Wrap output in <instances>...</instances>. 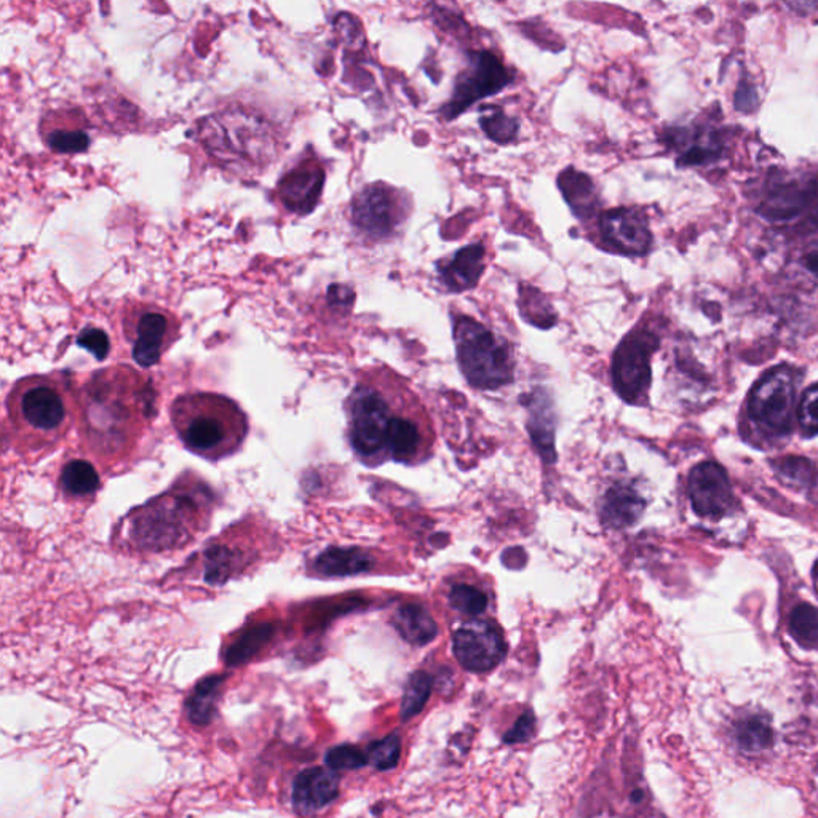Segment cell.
I'll return each instance as SVG.
<instances>
[{"mask_svg": "<svg viewBox=\"0 0 818 818\" xmlns=\"http://www.w3.org/2000/svg\"><path fill=\"white\" fill-rule=\"evenodd\" d=\"M368 763L378 771H391L400 763L402 754V739L399 734H391L374 742L368 749Z\"/></svg>", "mask_w": 818, "mask_h": 818, "instance_id": "33", "label": "cell"}, {"mask_svg": "<svg viewBox=\"0 0 818 818\" xmlns=\"http://www.w3.org/2000/svg\"><path fill=\"white\" fill-rule=\"evenodd\" d=\"M7 413L18 446L28 452L47 451L70 426L65 382L53 377L21 379L7 399Z\"/></svg>", "mask_w": 818, "mask_h": 818, "instance_id": "2", "label": "cell"}, {"mask_svg": "<svg viewBox=\"0 0 818 818\" xmlns=\"http://www.w3.org/2000/svg\"><path fill=\"white\" fill-rule=\"evenodd\" d=\"M325 179L324 165L315 157H306L280 178L275 193L290 214L310 215L324 194Z\"/></svg>", "mask_w": 818, "mask_h": 818, "instance_id": "14", "label": "cell"}, {"mask_svg": "<svg viewBox=\"0 0 818 818\" xmlns=\"http://www.w3.org/2000/svg\"><path fill=\"white\" fill-rule=\"evenodd\" d=\"M452 331L460 371L472 388L495 391L512 382L515 361L504 339L463 315L456 317Z\"/></svg>", "mask_w": 818, "mask_h": 818, "instance_id": "5", "label": "cell"}, {"mask_svg": "<svg viewBox=\"0 0 818 818\" xmlns=\"http://www.w3.org/2000/svg\"><path fill=\"white\" fill-rule=\"evenodd\" d=\"M219 683L221 679H207L194 692L187 707H189L190 720L196 724H207L214 717L216 690H219Z\"/></svg>", "mask_w": 818, "mask_h": 818, "instance_id": "32", "label": "cell"}, {"mask_svg": "<svg viewBox=\"0 0 818 818\" xmlns=\"http://www.w3.org/2000/svg\"><path fill=\"white\" fill-rule=\"evenodd\" d=\"M79 111H55L42 120L41 131L45 144L59 154H80L90 146V137L83 126Z\"/></svg>", "mask_w": 818, "mask_h": 818, "instance_id": "17", "label": "cell"}, {"mask_svg": "<svg viewBox=\"0 0 818 818\" xmlns=\"http://www.w3.org/2000/svg\"><path fill=\"white\" fill-rule=\"evenodd\" d=\"M799 426L806 437L818 435V384L810 385L798 406Z\"/></svg>", "mask_w": 818, "mask_h": 818, "instance_id": "36", "label": "cell"}, {"mask_svg": "<svg viewBox=\"0 0 818 818\" xmlns=\"http://www.w3.org/2000/svg\"><path fill=\"white\" fill-rule=\"evenodd\" d=\"M534 732V717L531 711H526V713L523 715L522 718H520L519 721L515 722V726H513L512 731L509 732L508 735H505V742L508 743H516V742H526L527 739H531V735H533Z\"/></svg>", "mask_w": 818, "mask_h": 818, "instance_id": "38", "label": "cell"}, {"mask_svg": "<svg viewBox=\"0 0 818 818\" xmlns=\"http://www.w3.org/2000/svg\"><path fill=\"white\" fill-rule=\"evenodd\" d=\"M789 633L806 650H817L818 609L812 604L796 606L789 618Z\"/></svg>", "mask_w": 818, "mask_h": 818, "instance_id": "28", "label": "cell"}, {"mask_svg": "<svg viewBox=\"0 0 818 818\" xmlns=\"http://www.w3.org/2000/svg\"><path fill=\"white\" fill-rule=\"evenodd\" d=\"M349 440L356 455L368 463L388 459V440L396 411L373 385L359 384L347 402Z\"/></svg>", "mask_w": 818, "mask_h": 818, "instance_id": "6", "label": "cell"}, {"mask_svg": "<svg viewBox=\"0 0 818 818\" xmlns=\"http://www.w3.org/2000/svg\"><path fill=\"white\" fill-rule=\"evenodd\" d=\"M804 264H806L807 271L812 272V274L818 275V251H814V253H809L806 257V260H804Z\"/></svg>", "mask_w": 818, "mask_h": 818, "instance_id": "40", "label": "cell"}, {"mask_svg": "<svg viewBox=\"0 0 818 818\" xmlns=\"http://www.w3.org/2000/svg\"><path fill=\"white\" fill-rule=\"evenodd\" d=\"M557 184L563 198L577 219L587 221L593 218L600 208V196L589 175L569 166L565 172L559 173Z\"/></svg>", "mask_w": 818, "mask_h": 818, "instance_id": "20", "label": "cell"}, {"mask_svg": "<svg viewBox=\"0 0 818 818\" xmlns=\"http://www.w3.org/2000/svg\"><path fill=\"white\" fill-rule=\"evenodd\" d=\"M373 559L357 548H329L315 563V569L328 577L356 576L370 571Z\"/></svg>", "mask_w": 818, "mask_h": 818, "instance_id": "23", "label": "cell"}, {"mask_svg": "<svg viewBox=\"0 0 818 818\" xmlns=\"http://www.w3.org/2000/svg\"><path fill=\"white\" fill-rule=\"evenodd\" d=\"M63 491L70 498H90L101 487L99 475L90 462L83 459H74L63 467L62 478Z\"/></svg>", "mask_w": 818, "mask_h": 818, "instance_id": "25", "label": "cell"}, {"mask_svg": "<svg viewBox=\"0 0 818 818\" xmlns=\"http://www.w3.org/2000/svg\"><path fill=\"white\" fill-rule=\"evenodd\" d=\"M484 258L487 250L483 243L460 248L458 253L448 262L438 264V277L446 290L452 293H462L478 285L484 274Z\"/></svg>", "mask_w": 818, "mask_h": 818, "instance_id": "18", "label": "cell"}, {"mask_svg": "<svg viewBox=\"0 0 818 818\" xmlns=\"http://www.w3.org/2000/svg\"><path fill=\"white\" fill-rule=\"evenodd\" d=\"M350 221L368 239H389L402 222V207L391 187L370 184L353 197Z\"/></svg>", "mask_w": 818, "mask_h": 818, "instance_id": "12", "label": "cell"}, {"mask_svg": "<svg viewBox=\"0 0 818 818\" xmlns=\"http://www.w3.org/2000/svg\"><path fill=\"white\" fill-rule=\"evenodd\" d=\"M480 127L484 134L498 144L512 143L520 131L519 120L508 116L501 106L494 105L481 108Z\"/></svg>", "mask_w": 818, "mask_h": 818, "instance_id": "27", "label": "cell"}, {"mask_svg": "<svg viewBox=\"0 0 818 818\" xmlns=\"http://www.w3.org/2000/svg\"><path fill=\"white\" fill-rule=\"evenodd\" d=\"M339 795V777L329 767H309L293 784L292 801L299 816H312L329 806Z\"/></svg>", "mask_w": 818, "mask_h": 818, "instance_id": "16", "label": "cell"}, {"mask_svg": "<svg viewBox=\"0 0 818 818\" xmlns=\"http://www.w3.org/2000/svg\"><path fill=\"white\" fill-rule=\"evenodd\" d=\"M777 472L796 487H812L816 483L817 470L810 460L804 458L782 459L777 466Z\"/></svg>", "mask_w": 818, "mask_h": 818, "instance_id": "34", "label": "cell"}, {"mask_svg": "<svg viewBox=\"0 0 818 818\" xmlns=\"http://www.w3.org/2000/svg\"><path fill=\"white\" fill-rule=\"evenodd\" d=\"M734 737L737 745L749 753L763 752L774 742L771 722L763 715L739 718L734 726Z\"/></svg>", "mask_w": 818, "mask_h": 818, "instance_id": "24", "label": "cell"}, {"mask_svg": "<svg viewBox=\"0 0 818 818\" xmlns=\"http://www.w3.org/2000/svg\"><path fill=\"white\" fill-rule=\"evenodd\" d=\"M757 105L756 90L752 84L742 83L737 88L735 108L742 112H752Z\"/></svg>", "mask_w": 818, "mask_h": 818, "instance_id": "39", "label": "cell"}, {"mask_svg": "<svg viewBox=\"0 0 818 818\" xmlns=\"http://www.w3.org/2000/svg\"><path fill=\"white\" fill-rule=\"evenodd\" d=\"M176 434L196 456L229 458L242 448L248 434L247 414L233 400L218 393H186L172 406Z\"/></svg>", "mask_w": 818, "mask_h": 818, "instance_id": "1", "label": "cell"}, {"mask_svg": "<svg viewBox=\"0 0 818 818\" xmlns=\"http://www.w3.org/2000/svg\"><path fill=\"white\" fill-rule=\"evenodd\" d=\"M325 763L332 771H353L367 766L368 754L353 745H339L329 750Z\"/></svg>", "mask_w": 818, "mask_h": 818, "instance_id": "35", "label": "cell"}, {"mask_svg": "<svg viewBox=\"0 0 818 818\" xmlns=\"http://www.w3.org/2000/svg\"><path fill=\"white\" fill-rule=\"evenodd\" d=\"M513 73L488 50L467 53V65L458 74L451 98L441 108L445 120H455L480 99L494 97L513 83Z\"/></svg>", "mask_w": 818, "mask_h": 818, "instance_id": "8", "label": "cell"}, {"mask_svg": "<svg viewBox=\"0 0 818 818\" xmlns=\"http://www.w3.org/2000/svg\"><path fill=\"white\" fill-rule=\"evenodd\" d=\"M520 315L527 324L537 328H550L557 324V314L548 297L530 285H520Z\"/></svg>", "mask_w": 818, "mask_h": 818, "instance_id": "26", "label": "cell"}, {"mask_svg": "<svg viewBox=\"0 0 818 818\" xmlns=\"http://www.w3.org/2000/svg\"><path fill=\"white\" fill-rule=\"evenodd\" d=\"M795 370L789 367L774 368L756 382L750 393V417L767 434H788L795 416Z\"/></svg>", "mask_w": 818, "mask_h": 818, "instance_id": "9", "label": "cell"}, {"mask_svg": "<svg viewBox=\"0 0 818 818\" xmlns=\"http://www.w3.org/2000/svg\"><path fill=\"white\" fill-rule=\"evenodd\" d=\"M646 502L639 492L625 484H615L606 492L601 519L611 530H623L639 522Z\"/></svg>", "mask_w": 818, "mask_h": 818, "instance_id": "21", "label": "cell"}, {"mask_svg": "<svg viewBox=\"0 0 818 818\" xmlns=\"http://www.w3.org/2000/svg\"><path fill=\"white\" fill-rule=\"evenodd\" d=\"M689 498L694 512L704 519H721L734 505L728 473L715 462H702L689 475Z\"/></svg>", "mask_w": 818, "mask_h": 818, "instance_id": "15", "label": "cell"}, {"mask_svg": "<svg viewBox=\"0 0 818 818\" xmlns=\"http://www.w3.org/2000/svg\"><path fill=\"white\" fill-rule=\"evenodd\" d=\"M600 236L609 250L625 257H644L653 247L647 219L635 208L621 207L600 216Z\"/></svg>", "mask_w": 818, "mask_h": 818, "instance_id": "13", "label": "cell"}, {"mask_svg": "<svg viewBox=\"0 0 818 818\" xmlns=\"http://www.w3.org/2000/svg\"><path fill=\"white\" fill-rule=\"evenodd\" d=\"M432 692V678L426 672H416L406 683L402 700V720L410 721L426 707Z\"/></svg>", "mask_w": 818, "mask_h": 818, "instance_id": "29", "label": "cell"}, {"mask_svg": "<svg viewBox=\"0 0 818 818\" xmlns=\"http://www.w3.org/2000/svg\"><path fill=\"white\" fill-rule=\"evenodd\" d=\"M392 623L400 636L414 646H426L438 635L437 622L421 604H405L396 609Z\"/></svg>", "mask_w": 818, "mask_h": 818, "instance_id": "22", "label": "cell"}, {"mask_svg": "<svg viewBox=\"0 0 818 818\" xmlns=\"http://www.w3.org/2000/svg\"><path fill=\"white\" fill-rule=\"evenodd\" d=\"M137 371L127 367L109 368L95 374L85 392V426L88 440L101 451H117L129 441V426L140 419L146 403H129L127 400L143 388Z\"/></svg>", "mask_w": 818, "mask_h": 818, "instance_id": "3", "label": "cell"}, {"mask_svg": "<svg viewBox=\"0 0 818 818\" xmlns=\"http://www.w3.org/2000/svg\"><path fill=\"white\" fill-rule=\"evenodd\" d=\"M207 502L189 491L166 492L127 519V539L138 550L165 552L186 545L198 533Z\"/></svg>", "mask_w": 818, "mask_h": 818, "instance_id": "4", "label": "cell"}, {"mask_svg": "<svg viewBox=\"0 0 818 818\" xmlns=\"http://www.w3.org/2000/svg\"><path fill=\"white\" fill-rule=\"evenodd\" d=\"M448 601L455 611L473 619L483 614L487 611L488 603H490L487 593L478 587L470 586V583L452 586V589L449 590Z\"/></svg>", "mask_w": 818, "mask_h": 818, "instance_id": "30", "label": "cell"}, {"mask_svg": "<svg viewBox=\"0 0 818 818\" xmlns=\"http://www.w3.org/2000/svg\"><path fill=\"white\" fill-rule=\"evenodd\" d=\"M658 338L650 329L636 328L622 339L612 357V384L625 402H643L651 385V359Z\"/></svg>", "mask_w": 818, "mask_h": 818, "instance_id": "10", "label": "cell"}, {"mask_svg": "<svg viewBox=\"0 0 818 818\" xmlns=\"http://www.w3.org/2000/svg\"><path fill=\"white\" fill-rule=\"evenodd\" d=\"M803 207L801 190L792 186H782L767 197L763 214L771 219H788L801 214Z\"/></svg>", "mask_w": 818, "mask_h": 818, "instance_id": "31", "label": "cell"}, {"mask_svg": "<svg viewBox=\"0 0 818 818\" xmlns=\"http://www.w3.org/2000/svg\"><path fill=\"white\" fill-rule=\"evenodd\" d=\"M77 345L94 353L95 359L99 361L105 360L109 356V350H111L108 335L102 329L95 327L84 328L77 336Z\"/></svg>", "mask_w": 818, "mask_h": 818, "instance_id": "37", "label": "cell"}, {"mask_svg": "<svg viewBox=\"0 0 818 818\" xmlns=\"http://www.w3.org/2000/svg\"><path fill=\"white\" fill-rule=\"evenodd\" d=\"M428 435L416 419L395 414L388 440V459L400 463L417 462L427 455Z\"/></svg>", "mask_w": 818, "mask_h": 818, "instance_id": "19", "label": "cell"}, {"mask_svg": "<svg viewBox=\"0 0 818 818\" xmlns=\"http://www.w3.org/2000/svg\"><path fill=\"white\" fill-rule=\"evenodd\" d=\"M452 651L467 672L487 673L504 661L508 646L502 630L494 622L472 619L456 630Z\"/></svg>", "mask_w": 818, "mask_h": 818, "instance_id": "11", "label": "cell"}, {"mask_svg": "<svg viewBox=\"0 0 818 818\" xmlns=\"http://www.w3.org/2000/svg\"><path fill=\"white\" fill-rule=\"evenodd\" d=\"M122 324L131 356L143 368L157 364L179 338L181 324L176 315L155 304L133 301L123 312Z\"/></svg>", "mask_w": 818, "mask_h": 818, "instance_id": "7", "label": "cell"}, {"mask_svg": "<svg viewBox=\"0 0 818 818\" xmlns=\"http://www.w3.org/2000/svg\"><path fill=\"white\" fill-rule=\"evenodd\" d=\"M814 579H816L817 586H818V563L816 565V568H814Z\"/></svg>", "mask_w": 818, "mask_h": 818, "instance_id": "41", "label": "cell"}]
</instances>
